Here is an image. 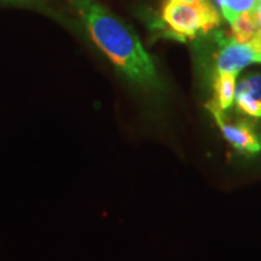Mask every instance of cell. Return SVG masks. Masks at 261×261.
Wrapping results in <instances>:
<instances>
[{
    "mask_svg": "<svg viewBox=\"0 0 261 261\" xmlns=\"http://www.w3.org/2000/svg\"><path fill=\"white\" fill-rule=\"evenodd\" d=\"M228 23H232L243 12L255 11L259 0H215Z\"/></svg>",
    "mask_w": 261,
    "mask_h": 261,
    "instance_id": "7",
    "label": "cell"
},
{
    "mask_svg": "<svg viewBox=\"0 0 261 261\" xmlns=\"http://www.w3.org/2000/svg\"><path fill=\"white\" fill-rule=\"evenodd\" d=\"M238 73H217L214 76V96L210 103L205 104L210 112H220L228 109L234 100L236 77Z\"/></svg>",
    "mask_w": 261,
    "mask_h": 261,
    "instance_id": "5",
    "label": "cell"
},
{
    "mask_svg": "<svg viewBox=\"0 0 261 261\" xmlns=\"http://www.w3.org/2000/svg\"><path fill=\"white\" fill-rule=\"evenodd\" d=\"M161 25L165 37L185 41L200 34H207L220 25L221 18L211 0L182 3L166 0L161 11Z\"/></svg>",
    "mask_w": 261,
    "mask_h": 261,
    "instance_id": "2",
    "label": "cell"
},
{
    "mask_svg": "<svg viewBox=\"0 0 261 261\" xmlns=\"http://www.w3.org/2000/svg\"><path fill=\"white\" fill-rule=\"evenodd\" d=\"M215 122L218 123L219 128L223 132L225 138L232 144L234 148L246 152H257L260 150V143L256 136L252 132L244 123H238V125H231L224 120L223 113L212 112Z\"/></svg>",
    "mask_w": 261,
    "mask_h": 261,
    "instance_id": "4",
    "label": "cell"
},
{
    "mask_svg": "<svg viewBox=\"0 0 261 261\" xmlns=\"http://www.w3.org/2000/svg\"><path fill=\"white\" fill-rule=\"evenodd\" d=\"M236 89L244 91L261 103V74L249 75L237 85Z\"/></svg>",
    "mask_w": 261,
    "mask_h": 261,
    "instance_id": "10",
    "label": "cell"
},
{
    "mask_svg": "<svg viewBox=\"0 0 261 261\" xmlns=\"http://www.w3.org/2000/svg\"><path fill=\"white\" fill-rule=\"evenodd\" d=\"M257 29L254 11L243 12L231 23V37L241 44H249Z\"/></svg>",
    "mask_w": 261,
    "mask_h": 261,
    "instance_id": "6",
    "label": "cell"
},
{
    "mask_svg": "<svg viewBox=\"0 0 261 261\" xmlns=\"http://www.w3.org/2000/svg\"><path fill=\"white\" fill-rule=\"evenodd\" d=\"M173 2H182V3H196V2H202V0H173Z\"/></svg>",
    "mask_w": 261,
    "mask_h": 261,
    "instance_id": "13",
    "label": "cell"
},
{
    "mask_svg": "<svg viewBox=\"0 0 261 261\" xmlns=\"http://www.w3.org/2000/svg\"><path fill=\"white\" fill-rule=\"evenodd\" d=\"M89 33L91 40L117 71L145 92L161 90V80L152 57L135 29L97 0H68Z\"/></svg>",
    "mask_w": 261,
    "mask_h": 261,
    "instance_id": "1",
    "label": "cell"
},
{
    "mask_svg": "<svg viewBox=\"0 0 261 261\" xmlns=\"http://www.w3.org/2000/svg\"><path fill=\"white\" fill-rule=\"evenodd\" d=\"M0 4L34 9L55 18L60 17L57 10L52 6L51 0H0Z\"/></svg>",
    "mask_w": 261,
    "mask_h": 261,
    "instance_id": "8",
    "label": "cell"
},
{
    "mask_svg": "<svg viewBox=\"0 0 261 261\" xmlns=\"http://www.w3.org/2000/svg\"><path fill=\"white\" fill-rule=\"evenodd\" d=\"M215 40L219 46L215 55V74L240 73L247 65L261 63V56L249 44H241L221 32L215 34Z\"/></svg>",
    "mask_w": 261,
    "mask_h": 261,
    "instance_id": "3",
    "label": "cell"
},
{
    "mask_svg": "<svg viewBox=\"0 0 261 261\" xmlns=\"http://www.w3.org/2000/svg\"><path fill=\"white\" fill-rule=\"evenodd\" d=\"M254 16H255V22H256V25L257 28H261V0L257 2V6L255 9V11H254Z\"/></svg>",
    "mask_w": 261,
    "mask_h": 261,
    "instance_id": "12",
    "label": "cell"
},
{
    "mask_svg": "<svg viewBox=\"0 0 261 261\" xmlns=\"http://www.w3.org/2000/svg\"><path fill=\"white\" fill-rule=\"evenodd\" d=\"M249 45L252 46L253 50L255 51L257 55H260L261 56V28L257 29L255 35H254L252 40L249 41Z\"/></svg>",
    "mask_w": 261,
    "mask_h": 261,
    "instance_id": "11",
    "label": "cell"
},
{
    "mask_svg": "<svg viewBox=\"0 0 261 261\" xmlns=\"http://www.w3.org/2000/svg\"><path fill=\"white\" fill-rule=\"evenodd\" d=\"M234 100H236L237 108L241 112L252 117H261V103L248 94L244 91L237 90L234 92Z\"/></svg>",
    "mask_w": 261,
    "mask_h": 261,
    "instance_id": "9",
    "label": "cell"
}]
</instances>
